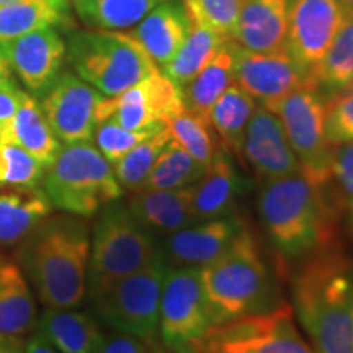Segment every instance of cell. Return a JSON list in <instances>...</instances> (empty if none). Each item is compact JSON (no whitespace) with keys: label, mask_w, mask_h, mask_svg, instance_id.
<instances>
[{"label":"cell","mask_w":353,"mask_h":353,"mask_svg":"<svg viewBox=\"0 0 353 353\" xmlns=\"http://www.w3.org/2000/svg\"><path fill=\"white\" fill-rule=\"evenodd\" d=\"M90 229L72 214L48 216L26 234L19 263L44 307L76 309L87 294Z\"/></svg>","instance_id":"cell-1"},{"label":"cell","mask_w":353,"mask_h":353,"mask_svg":"<svg viewBox=\"0 0 353 353\" xmlns=\"http://www.w3.org/2000/svg\"><path fill=\"white\" fill-rule=\"evenodd\" d=\"M293 312L319 353H353V262L330 249L293 278Z\"/></svg>","instance_id":"cell-2"},{"label":"cell","mask_w":353,"mask_h":353,"mask_svg":"<svg viewBox=\"0 0 353 353\" xmlns=\"http://www.w3.org/2000/svg\"><path fill=\"white\" fill-rule=\"evenodd\" d=\"M327 187H317L303 172L265 180L259 193V214L272 244L290 260H306L330 249L335 203Z\"/></svg>","instance_id":"cell-3"},{"label":"cell","mask_w":353,"mask_h":353,"mask_svg":"<svg viewBox=\"0 0 353 353\" xmlns=\"http://www.w3.org/2000/svg\"><path fill=\"white\" fill-rule=\"evenodd\" d=\"M200 272L218 324L276 307L270 304L273 281L268 267L247 228L226 252Z\"/></svg>","instance_id":"cell-4"},{"label":"cell","mask_w":353,"mask_h":353,"mask_svg":"<svg viewBox=\"0 0 353 353\" xmlns=\"http://www.w3.org/2000/svg\"><path fill=\"white\" fill-rule=\"evenodd\" d=\"M41 182L52 208L79 218H92L123 196L113 165L90 141L61 145Z\"/></svg>","instance_id":"cell-5"},{"label":"cell","mask_w":353,"mask_h":353,"mask_svg":"<svg viewBox=\"0 0 353 353\" xmlns=\"http://www.w3.org/2000/svg\"><path fill=\"white\" fill-rule=\"evenodd\" d=\"M161 255V245L131 214L126 203H110L99 213L90 239L87 294L136 273Z\"/></svg>","instance_id":"cell-6"},{"label":"cell","mask_w":353,"mask_h":353,"mask_svg":"<svg viewBox=\"0 0 353 353\" xmlns=\"http://www.w3.org/2000/svg\"><path fill=\"white\" fill-rule=\"evenodd\" d=\"M65 57L77 76L105 97L120 95L159 70L138 43L110 30L70 33Z\"/></svg>","instance_id":"cell-7"},{"label":"cell","mask_w":353,"mask_h":353,"mask_svg":"<svg viewBox=\"0 0 353 353\" xmlns=\"http://www.w3.org/2000/svg\"><path fill=\"white\" fill-rule=\"evenodd\" d=\"M167 265L169 263L161 250V255L143 270L88 294L99 319L117 332L134 335L156 345Z\"/></svg>","instance_id":"cell-8"},{"label":"cell","mask_w":353,"mask_h":353,"mask_svg":"<svg viewBox=\"0 0 353 353\" xmlns=\"http://www.w3.org/2000/svg\"><path fill=\"white\" fill-rule=\"evenodd\" d=\"M198 268L167 265L159 309V337L170 353H196L214 325Z\"/></svg>","instance_id":"cell-9"},{"label":"cell","mask_w":353,"mask_h":353,"mask_svg":"<svg viewBox=\"0 0 353 353\" xmlns=\"http://www.w3.org/2000/svg\"><path fill=\"white\" fill-rule=\"evenodd\" d=\"M272 112L280 118L303 174L317 187L332 183L334 148L325 138L327 99L314 85H304L280 100Z\"/></svg>","instance_id":"cell-10"},{"label":"cell","mask_w":353,"mask_h":353,"mask_svg":"<svg viewBox=\"0 0 353 353\" xmlns=\"http://www.w3.org/2000/svg\"><path fill=\"white\" fill-rule=\"evenodd\" d=\"M196 353H312L294 324L293 307L247 314L216 324Z\"/></svg>","instance_id":"cell-11"},{"label":"cell","mask_w":353,"mask_h":353,"mask_svg":"<svg viewBox=\"0 0 353 353\" xmlns=\"http://www.w3.org/2000/svg\"><path fill=\"white\" fill-rule=\"evenodd\" d=\"M183 110L180 88L157 70L123 94L105 97L97 108V121L113 118L125 130L139 131L167 123Z\"/></svg>","instance_id":"cell-12"},{"label":"cell","mask_w":353,"mask_h":353,"mask_svg":"<svg viewBox=\"0 0 353 353\" xmlns=\"http://www.w3.org/2000/svg\"><path fill=\"white\" fill-rule=\"evenodd\" d=\"M234 61V83L272 110L291 92L312 85L311 76L286 51L252 52L229 39Z\"/></svg>","instance_id":"cell-13"},{"label":"cell","mask_w":353,"mask_h":353,"mask_svg":"<svg viewBox=\"0 0 353 353\" xmlns=\"http://www.w3.org/2000/svg\"><path fill=\"white\" fill-rule=\"evenodd\" d=\"M105 97L72 72H61L41 95L44 117L56 138L65 144L94 138L97 108Z\"/></svg>","instance_id":"cell-14"},{"label":"cell","mask_w":353,"mask_h":353,"mask_svg":"<svg viewBox=\"0 0 353 353\" xmlns=\"http://www.w3.org/2000/svg\"><path fill=\"white\" fill-rule=\"evenodd\" d=\"M347 15L342 0H291L285 51L311 76Z\"/></svg>","instance_id":"cell-15"},{"label":"cell","mask_w":353,"mask_h":353,"mask_svg":"<svg viewBox=\"0 0 353 353\" xmlns=\"http://www.w3.org/2000/svg\"><path fill=\"white\" fill-rule=\"evenodd\" d=\"M245 229L239 216L200 221L162 239V255L172 267L205 268L221 257Z\"/></svg>","instance_id":"cell-16"},{"label":"cell","mask_w":353,"mask_h":353,"mask_svg":"<svg viewBox=\"0 0 353 353\" xmlns=\"http://www.w3.org/2000/svg\"><path fill=\"white\" fill-rule=\"evenodd\" d=\"M10 68L26 88L41 97L63 72L65 43L54 26H43L2 44Z\"/></svg>","instance_id":"cell-17"},{"label":"cell","mask_w":353,"mask_h":353,"mask_svg":"<svg viewBox=\"0 0 353 353\" xmlns=\"http://www.w3.org/2000/svg\"><path fill=\"white\" fill-rule=\"evenodd\" d=\"M241 154H244L262 182L303 172L280 118L263 105H257L250 117Z\"/></svg>","instance_id":"cell-18"},{"label":"cell","mask_w":353,"mask_h":353,"mask_svg":"<svg viewBox=\"0 0 353 353\" xmlns=\"http://www.w3.org/2000/svg\"><path fill=\"white\" fill-rule=\"evenodd\" d=\"M38 317L34 294L20 265L0 255V345L25 350Z\"/></svg>","instance_id":"cell-19"},{"label":"cell","mask_w":353,"mask_h":353,"mask_svg":"<svg viewBox=\"0 0 353 353\" xmlns=\"http://www.w3.org/2000/svg\"><path fill=\"white\" fill-rule=\"evenodd\" d=\"M291 0H241L231 41L252 52L285 51Z\"/></svg>","instance_id":"cell-20"},{"label":"cell","mask_w":353,"mask_h":353,"mask_svg":"<svg viewBox=\"0 0 353 353\" xmlns=\"http://www.w3.org/2000/svg\"><path fill=\"white\" fill-rule=\"evenodd\" d=\"M190 26L192 19L183 0H165L126 34L148 52L159 69H164L183 44Z\"/></svg>","instance_id":"cell-21"},{"label":"cell","mask_w":353,"mask_h":353,"mask_svg":"<svg viewBox=\"0 0 353 353\" xmlns=\"http://www.w3.org/2000/svg\"><path fill=\"white\" fill-rule=\"evenodd\" d=\"M247 183L234 164L231 151L219 144L200 182L193 187L192 211L195 223L234 214L236 203Z\"/></svg>","instance_id":"cell-22"},{"label":"cell","mask_w":353,"mask_h":353,"mask_svg":"<svg viewBox=\"0 0 353 353\" xmlns=\"http://www.w3.org/2000/svg\"><path fill=\"white\" fill-rule=\"evenodd\" d=\"M195 187V185H193ZM193 187L179 190H141L126 206L156 239L195 224L192 211Z\"/></svg>","instance_id":"cell-23"},{"label":"cell","mask_w":353,"mask_h":353,"mask_svg":"<svg viewBox=\"0 0 353 353\" xmlns=\"http://www.w3.org/2000/svg\"><path fill=\"white\" fill-rule=\"evenodd\" d=\"M51 211L50 198L38 185L0 182V245L19 244Z\"/></svg>","instance_id":"cell-24"},{"label":"cell","mask_w":353,"mask_h":353,"mask_svg":"<svg viewBox=\"0 0 353 353\" xmlns=\"http://www.w3.org/2000/svg\"><path fill=\"white\" fill-rule=\"evenodd\" d=\"M37 330L59 353H95L103 332L88 312L44 307Z\"/></svg>","instance_id":"cell-25"},{"label":"cell","mask_w":353,"mask_h":353,"mask_svg":"<svg viewBox=\"0 0 353 353\" xmlns=\"http://www.w3.org/2000/svg\"><path fill=\"white\" fill-rule=\"evenodd\" d=\"M7 143L20 145L44 169L54 161L61 149L59 139L52 132L41 107L26 92H21L19 110L7 126Z\"/></svg>","instance_id":"cell-26"},{"label":"cell","mask_w":353,"mask_h":353,"mask_svg":"<svg viewBox=\"0 0 353 353\" xmlns=\"http://www.w3.org/2000/svg\"><path fill=\"white\" fill-rule=\"evenodd\" d=\"M231 83H234V61L228 39L213 59L180 88L185 110L210 123L211 108Z\"/></svg>","instance_id":"cell-27"},{"label":"cell","mask_w":353,"mask_h":353,"mask_svg":"<svg viewBox=\"0 0 353 353\" xmlns=\"http://www.w3.org/2000/svg\"><path fill=\"white\" fill-rule=\"evenodd\" d=\"M353 79V10L311 74L312 85L330 100L345 90Z\"/></svg>","instance_id":"cell-28"},{"label":"cell","mask_w":353,"mask_h":353,"mask_svg":"<svg viewBox=\"0 0 353 353\" xmlns=\"http://www.w3.org/2000/svg\"><path fill=\"white\" fill-rule=\"evenodd\" d=\"M228 38L214 30L192 20L190 32L174 59L162 69V74L170 79L176 87L182 88L213 59Z\"/></svg>","instance_id":"cell-29"},{"label":"cell","mask_w":353,"mask_h":353,"mask_svg":"<svg viewBox=\"0 0 353 353\" xmlns=\"http://www.w3.org/2000/svg\"><path fill=\"white\" fill-rule=\"evenodd\" d=\"M255 108V100L237 83H231L216 100L210 112V125L228 151L241 154L245 128Z\"/></svg>","instance_id":"cell-30"},{"label":"cell","mask_w":353,"mask_h":353,"mask_svg":"<svg viewBox=\"0 0 353 353\" xmlns=\"http://www.w3.org/2000/svg\"><path fill=\"white\" fill-rule=\"evenodd\" d=\"M165 0H72L83 23L95 30H126Z\"/></svg>","instance_id":"cell-31"},{"label":"cell","mask_w":353,"mask_h":353,"mask_svg":"<svg viewBox=\"0 0 353 353\" xmlns=\"http://www.w3.org/2000/svg\"><path fill=\"white\" fill-rule=\"evenodd\" d=\"M208 167L196 162L176 141L170 139L159 156L143 190H179L200 182Z\"/></svg>","instance_id":"cell-32"},{"label":"cell","mask_w":353,"mask_h":353,"mask_svg":"<svg viewBox=\"0 0 353 353\" xmlns=\"http://www.w3.org/2000/svg\"><path fill=\"white\" fill-rule=\"evenodd\" d=\"M170 139L172 136L169 128L164 126L162 130L154 132L152 136L136 144L113 165V172L123 190L136 193L144 188L159 156Z\"/></svg>","instance_id":"cell-33"},{"label":"cell","mask_w":353,"mask_h":353,"mask_svg":"<svg viewBox=\"0 0 353 353\" xmlns=\"http://www.w3.org/2000/svg\"><path fill=\"white\" fill-rule=\"evenodd\" d=\"M48 0H19L0 7V44L43 26L69 23Z\"/></svg>","instance_id":"cell-34"},{"label":"cell","mask_w":353,"mask_h":353,"mask_svg":"<svg viewBox=\"0 0 353 353\" xmlns=\"http://www.w3.org/2000/svg\"><path fill=\"white\" fill-rule=\"evenodd\" d=\"M167 128H169L172 139L182 145L190 156L201 165L210 167L219 144L216 143L211 132L213 128L208 121L183 110L167 121Z\"/></svg>","instance_id":"cell-35"},{"label":"cell","mask_w":353,"mask_h":353,"mask_svg":"<svg viewBox=\"0 0 353 353\" xmlns=\"http://www.w3.org/2000/svg\"><path fill=\"white\" fill-rule=\"evenodd\" d=\"M164 126H167V123H159V125L144 128V130L139 131H130L118 125L113 118H108V120L99 123L95 128V145L101 152V156L107 159L110 164L114 165L136 144L152 136L154 132L162 130Z\"/></svg>","instance_id":"cell-36"},{"label":"cell","mask_w":353,"mask_h":353,"mask_svg":"<svg viewBox=\"0 0 353 353\" xmlns=\"http://www.w3.org/2000/svg\"><path fill=\"white\" fill-rule=\"evenodd\" d=\"M190 19L231 39L241 0H183Z\"/></svg>","instance_id":"cell-37"},{"label":"cell","mask_w":353,"mask_h":353,"mask_svg":"<svg viewBox=\"0 0 353 353\" xmlns=\"http://www.w3.org/2000/svg\"><path fill=\"white\" fill-rule=\"evenodd\" d=\"M44 167L20 145L0 143V182L38 185Z\"/></svg>","instance_id":"cell-38"},{"label":"cell","mask_w":353,"mask_h":353,"mask_svg":"<svg viewBox=\"0 0 353 353\" xmlns=\"http://www.w3.org/2000/svg\"><path fill=\"white\" fill-rule=\"evenodd\" d=\"M325 138L332 148L353 143V92L327 100Z\"/></svg>","instance_id":"cell-39"},{"label":"cell","mask_w":353,"mask_h":353,"mask_svg":"<svg viewBox=\"0 0 353 353\" xmlns=\"http://www.w3.org/2000/svg\"><path fill=\"white\" fill-rule=\"evenodd\" d=\"M332 157V179L337 183L339 203L347 211V219L353 234V143L335 148Z\"/></svg>","instance_id":"cell-40"},{"label":"cell","mask_w":353,"mask_h":353,"mask_svg":"<svg viewBox=\"0 0 353 353\" xmlns=\"http://www.w3.org/2000/svg\"><path fill=\"white\" fill-rule=\"evenodd\" d=\"M95 353H159L156 345L141 341L134 335L114 332L103 335Z\"/></svg>","instance_id":"cell-41"},{"label":"cell","mask_w":353,"mask_h":353,"mask_svg":"<svg viewBox=\"0 0 353 353\" xmlns=\"http://www.w3.org/2000/svg\"><path fill=\"white\" fill-rule=\"evenodd\" d=\"M21 92L15 83L0 87V123L8 125L20 105Z\"/></svg>","instance_id":"cell-42"},{"label":"cell","mask_w":353,"mask_h":353,"mask_svg":"<svg viewBox=\"0 0 353 353\" xmlns=\"http://www.w3.org/2000/svg\"><path fill=\"white\" fill-rule=\"evenodd\" d=\"M23 353H59V352H57L56 348L38 332V330H34V334L28 339V342H26Z\"/></svg>","instance_id":"cell-43"},{"label":"cell","mask_w":353,"mask_h":353,"mask_svg":"<svg viewBox=\"0 0 353 353\" xmlns=\"http://www.w3.org/2000/svg\"><path fill=\"white\" fill-rule=\"evenodd\" d=\"M10 83H15L12 81V68H10V63H8L6 52H3L2 44H0V87L10 85Z\"/></svg>","instance_id":"cell-44"},{"label":"cell","mask_w":353,"mask_h":353,"mask_svg":"<svg viewBox=\"0 0 353 353\" xmlns=\"http://www.w3.org/2000/svg\"><path fill=\"white\" fill-rule=\"evenodd\" d=\"M48 2L56 8L61 15L65 17V19H69V0H48Z\"/></svg>","instance_id":"cell-45"},{"label":"cell","mask_w":353,"mask_h":353,"mask_svg":"<svg viewBox=\"0 0 353 353\" xmlns=\"http://www.w3.org/2000/svg\"><path fill=\"white\" fill-rule=\"evenodd\" d=\"M25 350H19V348H12L7 345H0V353H23Z\"/></svg>","instance_id":"cell-46"},{"label":"cell","mask_w":353,"mask_h":353,"mask_svg":"<svg viewBox=\"0 0 353 353\" xmlns=\"http://www.w3.org/2000/svg\"><path fill=\"white\" fill-rule=\"evenodd\" d=\"M342 3L347 7L348 12L353 10V0H342Z\"/></svg>","instance_id":"cell-47"},{"label":"cell","mask_w":353,"mask_h":353,"mask_svg":"<svg viewBox=\"0 0 353 353\" xmlns=\"http://www.w3.org/2000/svg\"><path fill=\"white\" fill-rule=\"evenodd\" d=\"M347 92H353V79H352V82L345 87V90H343L342 94H347ZM339 95H341V94H339Z\"/></svg>","instance_id":"cell-48"},{"label":"cell","mask_w":353,"mask_h":353,"mask_svg":"<svg viewBox=\"0 0 353 353\" xmlns=\"http://www.w3.org/2000/svg\"><path fill=\"white\" fill-rule=\"evenodd\" d=\"M13 2H19V0H0V7L8 6V3H13Z\"/></svg>","instance_id":"cell-49"}]
</instances>
